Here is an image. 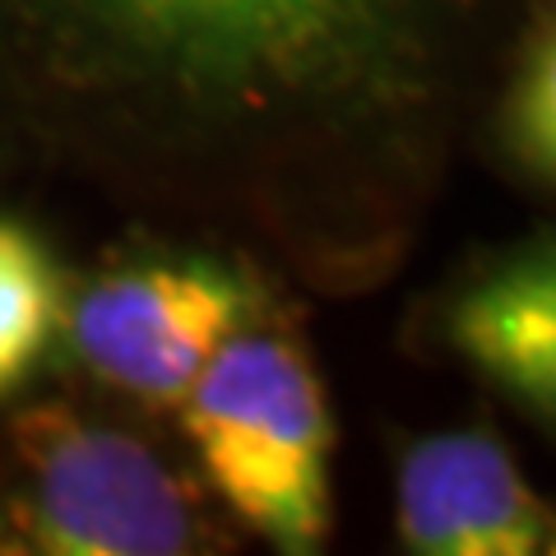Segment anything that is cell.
<instances>
[{
    "mask_svg": "<svg viewBox=\"0 0 556 556\" xmlns=\"http://www.w3.org/2000/svg\"><path fill=\"white\" fill-rule=\"evenodd\" d=\"M186 437L214 492L283 552H316L329 529V408L298 343L269 329L223 339L181 394Z\"/></svg>",
    "mask_w": 556,
    "mask_h": 556,
    "instance_id": "6da1fadb",
    "label": "cell"
},
{
    "mask_svg": "<svg viewBox=\"0 0 556 556\" xmlns=\"http://www.w3.org/2000/svg\"><path fill=\"white\" fill-rule=\"evenodd\" d=\"M0 510L14 547L47 556H172L200 543L190 492L153 450L56 404L14 422Z\"/></svg>",
    "mask_w": 556,
    "mask_h": 556,
    "instance_id": "7a4b0ae2",
    "label": "cell"
},
{
    "mask_svg": "<svg viewBox=\"0 0 556 556\" xmlns=\"http://www.w3.org/2000/svg\"><path fill=\"white\" fill-rule=\"evenodd\" d=\"M153 56L237 93L306 89L390 56L422 0H108Z\"/></svg>",
    "mask_w": 556,
    "mask_h": 556,
    "instance_id": "3957f363",
    "label": "cell"
},
{
    "mask_svg": "<svg viewBox=\"0 0 556 556\" xmlns=\"http://www.w3.org/2000/svg\"><path fill=\"white\" fill-rule=\"evenodd\" d=\"M247 278L214 260H159L108 274L70 311V343L108 386L177 404L223 339L251 320Z\"/></svg>",
    "mask_w": 556,
    "mask_h": 556,
    "instance_id": "277c9868",
    "label": "cell"
},
{
    "mask_svg": "<svg viewBox=\"0 0 556 556\" xmlns=\"http://www.w3.org/2000/svg\"><path fill=\"white\" fill-rule=\"evenodd\" d=\"M399 533L427 556H556V510L486 431H445L408 450Z\"/></svg>",
    "mask_w": 556,
    "mask_h": 556,
    "instance_id": "5b68a950",
    "label": "cell"
},
{
    "mask_svg": "<svg viewBox=\"0 0 556 556\" xmlns=\"http://www.w3.org/2000/svg\"><path fill=\"white\" fill-rule=\"evenodd\" d=\"M450 334L473 367L556 417V247L478 278L450 311Z\"/></svg>",
    "mask_w": 556,
    "mask_h": 556,
    "instance_id": "8992f818",
    "label": "cell"
},
{
    "mask_svg": "<svg viewBox=\"0 0 556 556\" xmlns=\"http://www.w3.org/2000/svg\"><path fill=\"white\" fill-rule=\"evenodd\" d=\"M61 316V283L47 251L24 228L0 223V394L42 357Z\"/></svg>",
    "mask_w": 556,
    "mask_h": 556,
    "instance_id": "52a82bcc",
    "label": "cell"
},
{
    "mask_svg": "<svg viewBox=\"0 0 556 556\" xmlns=\"http://www.w3.org/2000/svg\"><path fill=\"white\" fill-rule=\"evenodd\" d=\"M515 139L525 149V159L556 177V33L543 42L538 61L529 70L525 89L515 102Z\"/></svg>",
    "mask_w": 556,
    "mask_h": 556,
    "instance_id": "ba28073f",
    "label": "cell"
}]
</instances>
